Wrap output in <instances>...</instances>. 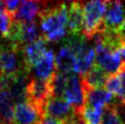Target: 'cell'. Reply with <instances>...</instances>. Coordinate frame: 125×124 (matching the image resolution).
Wrapping results in <instances>:
<instances>
[{
    "instance_id": "1",
    "label": "cell",
    "mask_w": 125,
    "mask_h": 124,
    "mask_svg": "<svg viewBox=\"0 0 125 124\" xmlns=\"http://www.w3.org/2000/svg\"><path fill=\"white\" fill-rule=\"evenodd\" d=\"M41 30L43 37L49 42H54L63 38L67 31L68 6L66 3L47 2L46 10L39 16Z\"/></svg>"
},
{
    "instance_id": "2",
    "label": "cell",
    "mask_w": 125,
    "mask_h": 124,
    "mask_svg": "<svg viewBox=\"0 0 125 124\" xmlns=\"http://www.w3.org/2000/svg\"><path fill=\"white\" fill-rule=\"evenodd\" d=\"M82 6L84 14L83 35L86 39H91L102 29L106 10V1H88L82 3Z\"/></svg>"
},
{
    "instance_id": "3",
    "label": "cell",
    "mask_w": 125,
    "mask_h": 124,
    "mask_svg": "<svg viewBox=\"0 0 125 124\" xmlns=\"http://www.w3.org/2000/svg\"><path fill=\"white\" fill-rule=\"evenodd\" d=\"M25 70H30L25 64L22 50L10 42L0 46V77L11 78Z\"/></svg>"
},
{
    "instance_id": "4",
    "label": "cell",
    "mask_w": 125,
    "mask_h": 124,
    "mask_svg": "<svg viewBox=\"0 0 125 124\" xmlns=\"http://www.w3.org/2000/svg\"><path fill=\"white\" fill-rule=\"evenodd\" d=\"M64 98L73 107L75 113L83 112L86 107V87L81 76L74 73L68 74Z\"/></svg>"
},
{
    "instance_id": "5",
    "label": "cell",
    "mask_w": 125,
    "mask_h": 124,
    "mask_svg": "<svg viewBox=\"0 0 125 124\" xmlns=\"http://www.w3.org/2000/svg\"><path fill=\"white\" fill-rule=\"evenodd\" d=\"M52 97L50 81H44L39 79H31L27 85V101L34 104L35 107L42 110L44 112V108L48 100ZM46 113V112H44Z\"/></svg>"
},
{
    "instance_id": "6",
    "label": "cell",
    "mask_w": 125,
    "mask_h": 124,
    "mask_svg": "<svg viewBox=\"0 0 125 124\" xmlns=\"http://www.w3.org/2000/svg\"><path fill=\"white\" fill-rule=\"evenodd\" d=\"M124 5L120 1H106V10L102 29L112 33H119L124 23Z\"/></svg>"
},
{
    "instance_id": "7",
    "label": "cell",
    "mask_w": 125,
    "mask_h": 124,
    "mask_svg": "<svg viewBox=\"0 0 125 124\" xmlns=\"http://www.w3.org/2000/svg\"><path fill=\"white\" fill-rule=\"evenodd\" d=\"M46 116L58 120L62 124L67 123L74 116V110L63 98H54L51 97L44 108Z\"/></svg>"
},
{
    "instance_id": "8",
    "label": "cell",
    "mask_w": 125,
    "mask_h": 124,
    "mask_svg": "<svg viewBox=\"0 0 125 124\" xmlns=\"http://www.w3.org/2000/svg\"><path fill=\"white\" fill-rule=\"evenodd\" d=\"M44 116L46 113L42 110L38 109L28 101L16 104L15 107L16 124H38Z\"/></svg>"
},
{
    "instance_id": "9",
    "label": "cell",
    "mask_w": 125,
    "mask_h": 124,
    "mask_svg": "<svg viewBox=\"0 0 125 124\" xmlns=\"http://www.w3.org/2000/svg\"><path fill=\"white\" fill-rule=\"evenodd\" d=\"M47 2L42 1H21L20 7L12 16V20L19 23L34 22L37 16H41L46 10Z\"/></svg>"
},
{
    "instance_id": "10",
    "label": "cell",
    "mask_w": 125,
    "mask_h": 124,
    "mask_svg": "<svg viewBox=\"0 0 125 124\" xmlns=\"http://www.w3.org/2000/svg\"><path fill=\"white\" fill-rule=\"evenodd\" d=\"M47 46H48V41H46V38L43 36H41L37 41H35L34 42L30 43L28 46H26L23 50H22L25 64L29 69L31 67H34L35 64H36L43 57V55L47 53V51H48Z\"/></svg>"
},
{
    "instance_id": "11",
    "label": "cell",
    "mask_w": 125,
    "mask_h": 124,
    "mask_svg": "<svg viewBox=\"0 0 125 124\" xmlns=\"http://www.w3.org/2000/svg\"><path fill=\"white\" fill-rule=\"evenodd\" d=\"M35 79L50 81L56 72L55 56L52 50H48L42 58L33 67Z\"/></svg>"
},
{
    "instance_id": "12",
    "label": "cell",
    "mask_w": 125,
    "mask_h": 124,
    "mask_svg": "<svg viewBox=\"0 0 125 124\" xmlns=\"http://www.w3.org/2000/svg\"><path fill=\"white\" fill-rule=\"evenodd\" d=\"M95 62V49L87 42L81 51L75 55L74 72L79 76H85L92 68Z\"/></svg>"
},
{
    "instance_id": "13",
    "label": "cell",
    "mask_w": 125,
    "mask_h": 124,
    "mask_svg": "<svg viewBox=\"0 0 125 124\" xmlns=\"http://www.w3.org/2000/svg\"><path fill=\"white\" fill-rule=\"evenodd\" d=\"M67 28L70 35H83L84 14L81 2H71L68 6Z\"/></svg>"
},
{
    "instance_id": "14",
    "label": "cell",
    "mask_w": 125,
    "mask_h": 124,
    "mask_svg": "<svg viewBox=\"0 0 125 124\" xmlns=\"http://www.w3.org/2000/svg\"><path fill=\"white\" fill-rule=\"evenodd\" d=\"M55 63L56 72L64 74L73 73L75 66V55L67 46L64 45L57 53L55 57Z\"/></svg>"
},
{
    "instance_id": "15",
    "label": "cell",
    "mask_w": 125,
    "mask_h": 124,
    "mask_svg": "<svg viewBox=\"0 0 125 124\" xmlns=\"http://www.w3.org/2000/svg\"><path fill=\"white\" fill-rule=\"evenodd\" d=\"M113 99V95L104 88L87 89L86 88V105L93 109H104Z\"/></svg>"
},
{
    "instance_id": "16",
    "label": "cell",
    "mask_w": 125,
    "mask_h": 124,
    "mask_svg": "<svg viewBox=\"0 0 125 124\" xmlns=\"http://www.w3.org/2000/svg\"><path fill=\"white\" fill-rule=\"evenodd\" d=\"M82 79L87 89H96V88H102L105 86L109 76L98 65L94 64L92 68L82 77Z\"/></svg>"
},
{
    "instance_id": "17",
    "label": "cell",
    "mask_w": 125,
    "mask_h": 124,
    "mask_svg": "<svg viewBox=\"0 0 125 124\" xmlns=\"http://www.w3.org/2000/svg\"><path fill=\"white\" fill-rule=\"evenodd\" d=\"M67 78L68 74L61 73L59 72H56L54 73V76L50 80L52 97L54 98L64 97V92L66 89V85H67Z\"/></svg>"
},
{
    "instance_id": "18",
    "label": "cell",
    "mask_w": 125,
    "mask_h": 124,
    "mask_svg": "<svg viewBox=\"0 0 125 124\" xmlns=\"http://www.w3.org/2000/svg\"><path fill=\"white\" fill-rule=\"evenodd\" d=\"M104 87L112 95H115L117 97L119 101L123 100V88H122L121 80H120L118 74L110 76Z\"/></svg>"
},
{
    "instance_id": "19",
    "label": "cell",
    "mask_w": 125,
    "mask_h": 124,
    "mask_svg": "<svg viewBox=\"0 0 125 124\" xmlns=\"http://www.w3.org/2000/svg\"><path fill=\"white\" fill-rule=\"evenodd\" d=\"M104 109H93L86 105L82 112V116L86 124H101Z\"/></svg>"
},
{
    "instance_id": "20",
    "label": "cell",
    "mask_w": 125,
    "mask_h": 124,
    "mask_svg": "<svg viewBox=\"0 0 125 124\" xmlns=\"http://www.w3.org/2000/svg\"><path fill=\"white\" fill-rule=\"evenodd\" d=\"M101 124H122L116 109V103H110L104 109Z\"/></svg>"
},
{
    "instance_id": "21",
    "label": "cell",
    "mask_w": 125,
    "mask_h": 124,
    "mask_svg": "<svg viewBox=\"0 0 125 124\" xmlns=\"http://www.w3.org/2000/svg\"><path fill=\"white\" fill-rule=\"evenodd\" d=\"M11 25H12L11 16L8 15L5 11L1 12L0 14V34L5 39H7L8 35H10Z\"/></svg>"
},
{
    "instance_id": "22",
    "label": "cell",
    "mask_w": 125,
    "mask_h": 124,
    "mask_svg": "<svg viewBox=\"0 0 125 124\" xmlns=\"http://www.w3.org/2000/svg\"><path fill=\"white\" fill-rule=\"evenodd\" d=\"M5 12H7L8 15H10L11 17L16 14V11L18 10V8L20 7L21 1L18 0H12V1H5Z\"/></svg>"
},
{
    "instance_id": "23",
    "label": "cell",
    "mask_w": 125,
    "mask_h": 124,
    "mask_svg": "<svg viewBox=\"0 0 125 124\" xmlns=\"http://www.w3.org/2000/svg\"><path fill=\"white\" fill-rule=\"evenodd\" d=\"M116 109H117V112L122 124H125V103L119 101L118 103H116Z\"/></svg>"
},
{
    "instance_id": "24",
    "label": "cell",
    "mask_w": 125,
    "mask_h": 124,
    "mask_svg": "<svg viewBox=\"0 0 125 124\" xmlns=\"http://www.w3.org/2000/svg\"><path fill=\"white\" fill-rule=\"evenodd\" d=\"M117 74L119 76L120 80H121V84H122V88H123V100L121 103H124L125 101V66H123L121 70H120Z\"/></svg>"
},
{
    "instance_id": "25",
    "label": "cell",
    "mask_w": 125,
    "mask_h": 124,
    "mask_svg": "<svg viewBox=\"0 0 125 124\" xmlns=\"http://www.w3.org/2000/svg\"><path fill=\"white\" fill-rule=\"evenodd\" d=\"M38 124H62L61 122H59L58 120H55L51 117H48V116H44L42 120L39 122Z\"/></svg>"
},
{
    "instance_id": "26",
    "label": "cell",
    "mask_w": 125,
    "mask_h": 124,
    "mask_svg": "<svg viewBox=\"0 0 125 124\" xmlns=\"http://www.w3.org/2000/svg\"><path fill=\"white\" fill-rule=\"evenodd\" d=\"M119 34H120V36H121L123 39H125V19H124V23H123V26H122L121 30H120Z\"/></svg>"
},
{
    "instance_id": "27",
    "label": "cell",
    "mask_w": 125,
    "mask_h": 124,
    "mask_svg": "<svg viewBox=\"0 0 125 124\" xmlns=\"http://www.w3.org/2000/svg\"><path fill=\"white\" fill-rule=\"evenodd\" d=\"M5 11V3L4 1H0V14Z\"/></svg>"
},
{
    "instance_id": "28",
    "label": "cell",
    "mask_w": 125,
    "mask_h": 124,
    "mask_svg": "<svg viewBox=\"0 0 125 124\" xmlns=\"http://www.w3.org/2000/svg\"><path fill=\"white\" fill-rule=\"evenodd\" d=\"M124 103H125V101H124Z\"/></svg>"
}]
</instances>
